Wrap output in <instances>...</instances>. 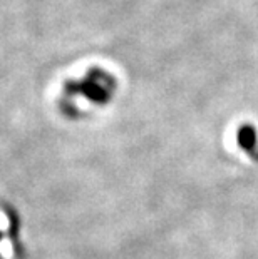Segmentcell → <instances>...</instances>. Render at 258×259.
I'll return each instance as SVG.
<instances>
[{
    "instance_id": "obj_1",
    "label": "cell",
    "mask_w": 258,
    "mask_h": 259,
    "mask_svg": "<svg viewBox=\"0 0 258 259\" xmlns=\"http://www.w3.org/2000/svg\"><path fill=\"white\" fill-rule=\"evenodd\" d=\"M0 254H2L5 259H12L14 257V246H12V241L9 238H4L0 241Z\"/></svg>"
},
{
    "instance_id": "obj_2",
    "label": "cell",
    "mask_w": 258,
    "mask_h": 259,
    "mask_svg": "<svg viewBox=\"0 0 258 259\" xmlns=\"http://www.w3.org/2000/svg\"><path fill=\"white\" fill-rule=\"evenodd\" d=\"M9 229V218L4 212H0V231H7Z\"/></svg>"
}]
</instances>
